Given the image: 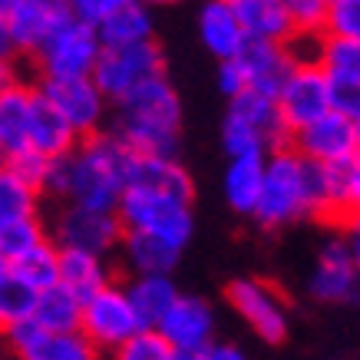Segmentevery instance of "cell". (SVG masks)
<instances>
[{
  "mask_svg": "<svg viewBox=\"0 0 360 360\" xmlns=\"http://www.w3.org/2000/svg\"><path fill=\"white\" fill-rule=\"evenodd\" d=\"M241 27L248 40H268V44H288L295 37V27L284 13L281 0H235Z\"/></svg>",
  "mask_w": 360,
  "mask_h": 360,
  "instance_id": "obj_24",
  "label": "cell"
},
{
  "mask_svg": "<svg viewBox=\"0 0 360 360\" xmlns=\"http://www.w3.org/2000/svg\"><path fill=\"white\" fill-rule=\"evenodd\" d=\"M126 295H129L132 307L139 314L142 328H155L179 297V291H175L169 274H132V281L126 284Z\"/></svg>",
  "mask_w": 360,
  "mask_h": 360,
  "instance_id": "obj_25",
  "label": "cell"
},
{
  "mask_svg": "<svg viewBox=\"0 0 360 360\" xmlns=\"http://www.w3.org/2000/svg\"><path fill=\"white\" fill-rule=\"evenodd\" d=\"M142 4H179V0H142Z\"/></svg>",
  "mask_w": 360,
  "mask_h": 360,
  "instance_id": "obj_48",
  "label": "cell"
},
{
  "mask_svg": "<svg viewBox=\"0 0 360 360\" xmlns=\"http://www.w3.org/2000/svg\"><path fill=\"white\" fill-rule=\"evenodd\" d=\"M73 17L66 0H13L7 7V27H11L13 50L33 53L46 37Z\"/></svg>",
  "mask_w": 360,
  "mask_h": 360,
  "instance_id": "obj_14",
  "label": "cell"
},
{
  "mask_svg": "<svg viewBox=\"0 0 360 360\" xmlns=\"http://www.w3.org/2000/svg\"><path fill=\"white\" fill-rule=\"evenodd\" d=\"M350 301H357V304H360V274H357V284H354V295H350Z\"/></svg>",
  "mask_w": 360,
  "mask_h": 360,
  "instance_id": "obj_46",
  "label": "cell"
},
{
  "mask_svg": "<svg viewBox=\"0 0 360 360\" xmlns=\"http://www.w3.org/2000/svg\"><path fill=\"white\" fill-rule=\"evenodd\" d=\"M110 268L103 262V255L79 248H60V274L56 284H63L66 291H73L79 301H86L89 295H96L103 284H110Z\"/></svg>",
  "mask_w": 360,
  "mask_h": 360,
  "instance_id": "obj_21",
  "label": "cell"
},
{
  "mask_svg": "<svg viewBox=\"0 0 360 360\" xmlns=\"http://www.w3.org/2000/svg\"><path fill=\"white\" fill-rule=\"evenodd\" d=\"M142 328L139 314L132 307L129 295L122 284H103L96 295L83 301V314H79V330L86 334L99 350L120 347L122 340H129Z\"/></svg>",
  "mask_w": 360,
  "mask_h": 360,
  "instance_id": "obj_7",
  "label": "cell"
},
{
  "mask_svg": "<svg viewBox=\"0 0 360 360\" xmlns=\"http://www.w3.org/2000/svg\"><path fill=\"white\" fill-rule=\"evenodd\" d=\"M99 53L103 44L96 27L70 17L33 50V63L40 77H89Z\"/></svg>",
  "mask_w": 360,
  "mask_h": 360,
  "instance_id": "obj_4",
  "label": "cell"
},
{
  "mask_svg": "<svg viewBox=\"0 0 360 360\" xmlns=\"http://www.w3.org/2000/svg\"><path fill=\"white\" fill-rule=\"evenodd\" d=\"M264 182V159H231L225 172V198L241 215H251L262 195Z\"/></svg>",
  "mask_w": 360,
  "mask_h": 360,
  "instance_id": "obj_27",
  "label": "cell"
},
{
  "mask_svg": "<svg viewBox=\"0 0 360 360\" xmlns=\"http://www.w3.org/2000/svg\"><path fill=\"white\" fill-rule=\"evenodd\" d=\"M198 37L208 53H215L219 60L238 56L248 44V33L241 27L235 0H208L198 13Z\"/></svg>",
  "mask_w": 360,
  "mask_h": 360,
  "instance_id": "obj_17",
  "label": "cell"
},
{
  "mask_svg": "<svg viewBox=\"0 0 360 360\" xmlns=\"http://www.w3.org/2000/svg\"><path fill=\"white\" fill-rule=\"evenodd\" d=\"M50 155H44V153H37V149H20V153H13V155H7V169H13V172L20 175L23 182H30L33 188H40L44 192V182H46V172H50Z\"/></svg>",
  "mask_w": 360,
  "mask_h": 360,
  "instance_id": "obj_37",
  "label": "cell"
},
{
  "mask_svg": "<svg viewBox=\"0 0 360 360\" xmlns=\"http://www.w3.org/2000/svg\"><path fill=\"white\" fill-rule=\"evenodd\" d=\"M219 86L225 96H238L241 89H248V77H245V66H241L238 56L231 60H219Z\"/></svg>",
  "mask_w": 360,
  "mask_h": 360,
  "instance_id": "obj_40",
  "label": "cell"
},
{
  "mask_svg": "<svg viewBox=\"0 0 360 360\" xmlns=\"http://www.w3.org/2000/svg\"><path fill=\"white\" fill-rule=\"evenodd\" d=\"M13 0H0V7H4V11H7V7H11Z\"/></svg>",
  "mask_w": 360,
  "mask_h": 360,
  "instance_id": "obj_49",
  "label": "cell"
},
{
  "mask_svg": "<svg viewBox=\"0 0 360 360\" xmlns=\"http://www.w3.org/2000/svg\"><path fill=\"white\" fill-rule=\"evenodd\" d=\"M7 340L20 360H99V347L83 330H44L23 321L7 330Z\"/></svg>",
  "mask_w": 360,
  "mask_h": 360,
  "instance_id": "obj_11",
  "label": "cell"
},
{
  "mask_svg": "<svg viewBox=\"0 0 360 360\" xmlns=\"http://www.w3.org/2000/svg\"><path fill=\"white\" fill-rule=\"evenodd\" d=\"M330 110L347 120H360V83L330 79Z\"/></svg>",
  "mask_w": 360,
  "mask_h": 360,
  "instance_id": "obj_38",
  "label": "cell"
},
{
  "mask_svg": "<svg viewBox=\"0 0 360 360\" xmlns=\"http://www.w3.org/2000/svg\"><path fill=\"white\" fill-rule=\"evenodd\" d=\"M162 73H165L162 50L153 40H142V44H129V46H103V53H99L89 77H93V83L99 86L103 96L120 103L139 83L162 77Z\"/></svg>",
  "mask_w": 360,
  "mask_h": 360,
  "instance_id": "obj_5",
  "label": "cell"
},
{
  "mask_svg": "<svg viewBox=\"0 0 360 360\" xmlns=\"http://www.w3.org/2000/svg\"><path fill=\"white\" fill-rule=\"evenodd\" d=\"M155 330L172 344L175 354H192L212 344L215 338V314L202 297H186L179 295L172 307L162 314V321L155 324Z\"/></svg>",
  "mask_w": 360,
  "mask_h": 360,
  "instance_id": "obj_13",
  "label": "cell"
},
{
  "mask_svg": "<svg viewBox=\"0 0 360 360\" xmlns=\"http://www.w3.org/2000/svg\"><path fill=\"white\" fill-rule=\"evenodd\" d=\"M274 103H278V112H281L288 132L304 129L307 122L330 112V77L314 60H301L295 66V73L278 89Z\"/></svg>",
  "mask_w": 360,
  "mask_h": 360,
  "instance_id": "obj_9",
  "label": "cell"
},
{
  "mask_svg": "<svg viewBox=\"0 0 360 360\" xmlns=\"http://www.w3.org/2000/svg\"><path fill=\"white\" fill-rule=\"evenodd\" d=\"M79 314H83V301L73 291H66L63 284H50L37 295L30 321L44 330H79Z\"/></svg>",
  "mask_w": 360,
  "mask_h": 360,
  "instance_id": "obj_26",
  "label": "cell"
},
{
  "mask_svg": "<svg viewBox=\"0 0 360 360\" xmlns=\"http://www.w3.org/2000/svg\"><path fill=\"white\" fill-rule=\"evenodd\" d=\"M37 93L73 126L79 139H89L103 129L110 99L99 93L93 77H40Z\"/></svg>",
  "mask_w": 360,
  "mask_h": 360,
  "instance_id": "obj_6",
  "label": "cell"
},
{
  "mask_svg": "<svg viewBox=\"0 0 360 360\" xmlns=\"http://www.w3.org/2000/svg\"><path fill=\"white\" fill-rule=\"evenodd\" d=\"M360 215V159L347 165V219Z\"/></svg>",
  "mask_w": 360,
  "mask_h": 360,
  "instance_id": "obj_42",
  "label": "cell"
},
{
  "mask_svg": "<svg viewBox=\"0 0 360 360\" xmlns=\"http://www.w3.org/2000/svg\"><path fill=\"white\" fill-rule=\"evenodd\" d=\"M122 241V221L116 212L106 208H89V205H70L60 212L53 221V245L56 248H79L93 251V255H106V251L120 248Z\"/></svg>",
  "mask_w": 360,
  "mask_h": 360,
  "instance_id": "obj_10",
  "label": "cell"
},
{
  "mask_svg": "<svg viewBox=\"0 0 360 360\" xmlns=\"http://www.w3.org/2000/svg\"><path fill=\"white\" fill-rule=\"evenodd\" d=\"M288 146H295L304 159L321 165L350 162V159H357V153H354V120L330 110L321 120L307 122L304 129L291 132Z\"/></svg>",
  "mask_w": 360,
  "mask_h": 360,
  "instance_id": "obj_12",
  "label": "cell"
},
{
  "mask_svg": "<svg viewBox=\"0 0 360 360\" xmlns=\"http://www.w3.org/2000/svg\"><path fill=\"white\" fill-rule=\"evenodd\" d=\"M116 215L122 221V231H146L155 238L169 241L175 248H186L192 238V198H182L175 192H162L153 186H122Z\"/></svg>",
  "mask_w": 360,
  "mask_h": 360,
  "instance_id": "obj_3",
  "label": "cell"
},
{
  "mask_svg": "<svg viewBox=\"0 0 360 360\" xmlns=\"http://www.w3.org/2000/svg\"><path fill=\"white\" fill-rule=\"evenodd\" d=\"M229 116H238L241 122H248L251 129L258 132L268 149H281L291 142V132L284 126L281 112H278V103L268 93H258V89H241L238 96L229 99Z\"/></svg>",
  "mask_w": 360,
  "mask_h": 360,
  "instance_id": "obj_18",
  "label": "cell"
},
{
  "mask_svg": "<svg viewBox=\"0 0 360 360\" xmlns=\"http://www.w3.org/2000/svg\"><path fill=\"white\" fill-rule=\"evenodd\" d=\"M37 205H40V188L23 182L13 169L0 165V221L37 215Z\"/></svg>",
  "mask_w": 360,
  "mask_h": 360,
  "instance_id": "obj_32",
  "label": "cell"
},
{
  "mask_svg": "<svg viewBox=\"0 0 360 360\" xmlns=\"http://www.w3.org/2000/svg\"><path fill=\"white\" fill-rule=\"evenodd\" d=\"M79 142V136L73 132V126L60 116V112L46 103L37 86H33V106H30V149L50 155V159H60L66 155L73 146Z\"/></svg>",
  "mask_w": 360,
  "mask_h": 360,
  "instance_id": "obj_19",
  "label": "cell"
},
{
  "mask_svg": "<svg viewBox=\"0 0 360 360\" xmlns=\"http://www.w3.org/2000/svg\"><path fill=\"white\" fill-rule=\"evenodd\" d=\"M7 271H11V264H7V262H4V258H0V278H4V274H7Z\"/></svg>",
  "mask_w": 360,
  "mask_h": 360,
  "instance_id": "obj_47",
  "label": "cell"
},
{
  "mask_svg": "<svg viewBox=\"0 0 360 360\" xmlns=\"http://www.w3.org/2000/svg\"><path fill=\"white\" fill-rule=\"evenodd\" d=\"M324 33H328V37L360 40V0H330Z\"/></svg>",
  "mask_w": 360,
  "mask_h": 360,
  "instance_id": "obj_36",
  "label": "cell"
},
{
  "mask_svg": "<svg viewBox=\"0 0 360 360\" xmlns=\"http://www.w3.org/2000/svg\"><path fill=\"white\" fill-rule=\"evenodd\" d=\"M4 162H7V155H4V149H0V165H4Z\"/></svg>",
  "mask_w": 360,
  "mask_h": 360,
  "instance_id": "obj_50",
  "label": "cell"
},
{
  "mask_svg": "<svg viewBox=\"0 0 360 360\" xmlns=\"http://www.w3.org/2000/svg\"><path fill=\"white\" fill-rule=\"evenodd\" d=\"M132 149L120 136H89L79 139L73 149L50 162L44 192H56L73 205L106 208L116 212L120 192L126 186V175L132 165Z\"/></svg>",
  "mask_w": 360,
  "mask_h": 360,
  "instance_id": "obj_1",
  "label": "cell"
},
{
  "mask_svg": "<svg viewBox=\"0 0 360 360\" xmlns=\"http://www.w3.org/2000/svg\"><path fill=\"white\" fill-rule=\"evenodd\" d=\"M314 63L321 66L330 79H350V83H360V40L321 33Z\"/></svg>",
  "mask_w": 360,
  "mask_h": 360,
  "instance_id": "obj_28",
  "label": "cell"
},
{
  "mask_svg": "<svg viewBox=\"0 0 360 360\" xmlns=\"http://www.w3.org/2000/svg\"><path fill=\"white\" fill-rule=\"evenodd\" d=\"M13 83H20V79H17V66H13V56H11V60H0V89L13 86Z\"/></svg>",
  "mask_w": 360,
  "mask_h": 360,
  "instance_id": "obj_44",
  "label": "cell"
},
{
  "mask_svg": "<svg viewBox=\"0 0 360 360\" xmlns=\"http://www.w3.org/2000/svg\"><path fill=\"white\" fill-rule=\"evenodd\" d=\"M175 360H245V354L231 344H208L192 354H175Z\"/></svg>",
  "mask_w": 360,
  "mask_h": 360,
  "instance_id": "obj_41",
  "label": "cell"
},
{
  "mask_svg": "<svg viewBox=\"0 0 360 360\" xmlns=\"http://www.w3.org/2000/svg\"><path fill=\"white\" fill-rule=\"evenodd\" d=\"M225 297H229L231 311L262 340L281 344L288 338V304L274 284L262 281V278H235Z\"/></svg>",
  "mask_w": 360,
  "mask_h": 360,
  "instance_id": "obj_8",
  "label": "cell"
},
{
  "mask_svg": "<svg viewBox=\"0 0 360 360\" xmlns=\"http://www.w3.org/2000/svg\"><path fill=\"white\" fill-rule=\"evenodd\" d=\"M37 288L27 284L20 274L7 271L0 278V334L13 330L17 324L30 321L33 314V304H37Z\"/></svg>",
  "mask_w": 360,
  "mask_h": 360,
  "instance_id": "obj_29",
  "label": "cell"
},
{
  "mask_svg": "<svg viewBox=\"0 0 360 360\" xmlns=\"http://www.w3.org/2000/svg\"><path fill=\"white\" fill-rule=\"evenodd\" d=\"M354 153L360 159V120H354Z\"/></svg>",
  "mask_w": 360,
  "mask_h": 360,
  "instance_id": "obj_45",
  "label": "cell"
},
{
  "mask_svg": "<svg viewBox=\"0 0 360 360\" xmlns=\"http://www.w3.org/2000/svg\"><path fill=\"white\" fill-rule=\"evenodd\" d=\"M120 248L132 274H172L179 255H182V248H175L155 235H146V231H122Z\"/></svg>",
  "mask_w": 360,
  "mask_h": 360,
  "instance_id": "obj_22",
  "label": "cell"
},
{
  "mask_svg": "<svg viewBox=\"0 0 360 360\" xmlns=\"http://www.w3.org/2000/svg\"><path fill=\"white\" fill-rule=\"evenodd\" d=\"M11 271L20 274L23 281L33 284L37 291H44V288L56 284V274H60V248H56L50 238L40 241V245L30 248L23 258L11 262Z\"/></svg>",
  "mask_w": 360,
  "mask_h": 360,
  "instance_id": "obj_30",
  "label": "cell"
},
{
  "mask_svg": "<svg viewBox=\"0 0 360 360\" xmlns=\"http://www.w3.org/2000/svg\"><path fill=\"white\" fill-rule=\"evenodd\" d=\"M40 241H46V229L37 215H23V219H7L0 221V258L11 264L23 258L30 248H37Z\"/></svg>",
  "mask_w": 360,
  "mask_h": 360,
  "instance_id": "obj_31",
  "label": "cell"
},
{
  "mask_svg": "<svg viewBox=\"0 0 360 360\" xmlns=\"http://www.w3.org/2000/svg\"><path fill=\"white\" fill-rule=\"evenodd\" d=\"M179 129H182V103L162 73L139 83L120 99L112 136H120L139 155H175Z\"/></svg>",
  "mask_w": 360,
  "mask_h": 360,
  "instance_id": "obj_2",
  "label": "cell"
},
{
  "mask_svg": "<svg viewBox=\"0 0 360 360\" xmlns=\"http://www.w3.org/2000/svg\"><path fill=\"white\" fill-rule=\"evenodd\" d=\"M288 20L295 27V33L304 37H321L324 23H328V7L330 0H281Z\"/></svg>",
  "mask_w": 360,
  "mask_h": 360,
  "instance_id": "obj_35",
  "label": "cell"
},
{
  "mask_svg": "<svg viewBox=\"0 0 360 360\" xmlns=\"http://www.w3.org/2000/svg\"><path fill=\"white\" fill-rule=\"evenodd\" d=\"M221 146L229 159H264L271 153L268 142L251 129L248 122H241L238 116H225V126H221Z\"/></svg>",
  "mask_w": 360,
  "mask_h": 360,
  "instance_id": "obj_33",
  "label": "cell"
},
{
  "mask_svg": "<svg viewBox=\"0 0 360 360\" xmlns=\"http://www.w3.org/2000/svg\"><path fill=\"white\" fill-rule=\"evenodd\" d=\"M66 4H70V13H73L77 20L89 23V27H99L116 7H122L126 0H66Z\"/></svg>",
  "mask_w": 360,
  "mask_h": 360,
  "instance_id": "obj_39",
  "label": "cell"
},
{
  "mask_svg": "<svg viewBox=\"0 0 360 360\" xmlns=\"http://www.w3.org/2000/svg\"><path fill=\"white\" fill-rule=\"evenodd\" d=\"M96 33L103 46H129V44H142V40H153V13H149V4L126 0L122 7H116L106 20L99 23Z\"/></svg>",
  "mask_w": 360,
  "mask_h": 360,
  "instance_id": "obj_23",
  "label": "cell"
},
{
  "mask_svg": "<svg viewBox=\"0 0 360 360\" xmlns=\"http://www.w3.org/2000/svg\"><path fill=\"white\" fill-rule=\"evenodd\" d=\"M17 53L13 50V40H11V27H7V11L0 7V60H11Z\"/></svg>",
  "mask_w": 360,
  "mask_h": 360,
  "instance_id": "obj_43",
  "label": "cell"
},
{
  "mask_svg": "<svg viewBox=\"0 0 360 360\" xmlns=\"http://www.w3.org/2000/svg\"><path fill=\"white\" fill-rule=\"evenodd\" d=\"M245 77H248V89L278 96V89L284 86V79L295 73V66L301 63L295 50L288 44H268V40H248L245 50L238 53Z\"/></svg>",
  "mask_w": 360,
  "mask_h": 360,
  "instance_id": "obj_16",
  "label": "cell"
},
{
  "mask_svg": "<svg viewBox=\"0 0 360 360\" xmlns=\"http://www.w3.org/2000/svg\"><path fill=\"white\" fill-rule=\"evenodd\" d=\"M112 360H175V350L155 328H139L129 340L112 347Z\"/></svg>",
  "mask_w": 360,
  "mask_h": 360,
  "instance_id": "obj_34",
  "label": "cell"
},
{
  "mask_svg": "<svg viewBox=\"0 0 360 360\" xmlns=\"http://www.w3.org/2000/svg\"><path fill=\"white\" fill-rule=\"evenodd\" d=\"M30 106L33 86L13 83L0 89V149L4 155H13L30 146Z\"/></svg>",
  "mask_w": 360,
  "mask_h": 360,
  "instance_id": "obj_20",
  "label": "cell"
},
{
  "mask_svg": "<svg viewBox=\"0 0 360 360\" xmlns=\"http://www.w3.org/2000/svg\"><path fill=\"white\" fill-rule=\"evenodd\" d=\"M360 268L350 258V248L344 235L330 238L321 255H317V264L311 271V281H307V291L317 297V301H350L354 295V284H357Z\"/></svg>",
  "mask_w": 360,
  "mask_h": 360,
  "instance_id": "obj_15",
  "label": "cell"
}]
</instances>
